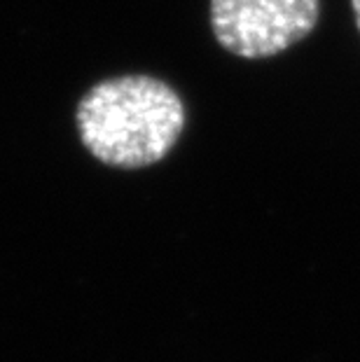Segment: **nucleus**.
<instances>
[{"label":"nucleus","mask_w":360,"mask_h":362,"mask_svg":"<svg viewBox=\"0 0 360 362\" xmlns=\"http://www.w3.org/2000/svg\"><path fill=\"white\" fill-rule=\"evenodd\" d=\"M80 141L91 157L115 168L162 161L185 129V107L152 75H120L94 84L75 107Z\"/></svg>","instance_id":"obj_1"},{"label":"nucleus","mask_w":360,"mask_h":362,"mask_svg":"<svg viewBox=\"0 0 360 362\" xmlns=\"http://www.w3.org/2000/svg\"><path fill=\"white\" fill-rule=\"evenodd\" d=\"M318 14V0H211L218 42L243 59L286 52L311 33Z\"/></svg>","instance_id":"obj_2"},{"label":"nucleus","mask_w":360,"mask_h":362,"mask_svg":"<svg viewBox=\"0 0 360 362\" xmlns=\"http://www.w3.org/2000/svg\"><path fill=\"white\" fill-rule=\"evenodd\" d=\"M354 3V14H356V24L360 28V0H351Z\"/></svg>","instance_id":"obj_3"}]
</instances>
